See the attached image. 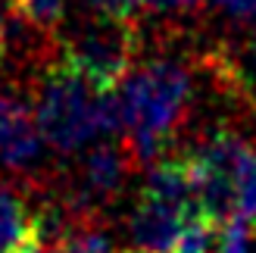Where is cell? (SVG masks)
Returning <instances> with one entry per match:
<instances>
[{"label": "cell", "instance_id": "1", "mask_svg": "<svg viewBox=\"0 0 256 253\" xmlns=\"http://www.w3.org/2000/svg\"><path fill=\"white\" fill-rule=\"evenodd\" d=\"M125 147L134 162L150 166L166 156L172 134L182 128L194 100V75L175 56L147 60L116 84Z\"/></svg>", "mask_w": 256, "mask_h": 253}, {"label": "cell", "instance_id": "2", "mask_svg": "<svg viewBox=\"0 0 256 253\" xmlns=\"http://www.w3.org/2000/svg\"><path fill=\"white\" fill-rule=\"evenodd\" d=\"M34 116L47 147L60 156H78L97 138L122 132L116 88H100L66 60L50 62L41 75Z\"/></svg>", "mask_w": 256, "mask_h": 253}, {"label": "cell", "instance_id": "3", "mask_svg": "<svg viewBox=\"0 0 256 253\" xmlns=\"http://www.w3.org/2000/svg\"><path fill=\"white\" fill-rule=\"evenodd\" d=\"M194 219L206 216L200 212L184 156H162L160 162H153L128 216L132 247L138 253H172Z\"/></svg>", "mask_w": 256, "mask_h": 253}, {"label": "cell", "instance_id": "4", "mask_svg": "<svg viewBox=\"0 0 256 253\" xmlns=\"http://www.w3.org/2000/svg\"><path fill=\"white\" fill-rule=\"evenodd\" d=\"M62 60L72 62L100 88H116L134 66L138 56V28L132 19L91 12L82 16L62 34Z\"/></svg>", "mask_w": 256, "mask_h": 253}, {"label": "cell", "instance_id": "5", "mask_svg": "<svg viewBox=\"0 0 256 253\" xmlns=\"http://www.w3.org/2000/svg\"><path fill=\"white\" fill-rule=\"evenodd\" d=\"M132 166H134V156L128 154V147H119L112 141L91 144L78 154V162H75V172L66 191V204H72L82 216L91 219L97 210L110 206L119 197Z\"/></svg>", "mask_w": 256, "mask_h": 253}, {"label": "cell", "instance_id": "6", "mask_svg": "<svg viewBox=\"0 0 256 253\" xmlns=\"http://www.w3.org/2000/svg\"><path fill=\"white\" fill-rule=\"evenodd\" d=\"M44 134L34 106L25 97L0 94V169L10 175H34L44 156Z\"/></svg>", "mask_w": 256, "mask_h": 253}, {"label": "cell", "instance_id": "7", "mask_svg": "<svg viewBox=\"0 0 256 253\" xmlns=\"http://www.w3.org/2000/svg\"><path fill=\"white\" fill-rule=\"evenodd\" d=\"M34 244V210L16 184L0 182V253H25Z\"/></svg>", "mask_w": 256, "mask_h": 253}, {"label": "cell", "instance_id": "8", "mask_svg": "<svg viewBox=\"0 0 256 253\" xmlns=\"http://www.w3.org/2000/svg\"><path fill=\"white\" fill-rule=\"evenodd\" d=\"M50 247H60V253H116L110 234L100 228V225H94L91 219L82 222L78 228H72L66 241L50 244Z\"/></svg>", "mask_w": 256, "mask_h": 253}, {"label": "cell", "instance_id": "9", "mask_svg": "<svg viewBox=\"0 0 256 253\" xmlns=\"http://www.w3.org/2000/svg\"><path fill=\"white\" fill-rule=\"evenodd\" d=\"M69 4L72 0H12V10L19 12V16H25L32 25H38V28H56V25H62V19H66L69 12Z\"/></svg>", "mask_w": 256, "mask_h": 253}, {"label": "cell", "instance_id": "10", "mask_svg": "<svg viewBox=\"0 0 256 253\" xmlns=\"http://www.w3.org/2000/svg\"><path fill=\"white\" fill-rule=\"evenodd\" d=\"M212 253H256V225H250L240 216L228 219L225 225H219Z\"/></svg>", "mask_w": 256, "mask_h": 253}, {"label": "cell", "instance_id": "11", "mask_svg": "<svg viewBox=\"0 0 256 253\" xmlns=\"http://www.w3.org/2000/svg\"><path fill=\"white\" fill-rule=\"evenodd\" d=\"M234 216H240V219H247L250 225H256V147H250L244 166H240V175H238Z\"/></svg>", "mask_w": 256, "mask_h": 253}, {"label": "cell", "instance_id": "12", "mask_svg": "<svg viewBox=\"0 0 256 253\" xmlns=\"http://www.w3.org/2000/svg\"><path fill=\"white\" fill-rule=\"evenodd\" d=\"M210 6L219 12L222 19L234 22V25L256 22V0H210Z\"/></svg>", "mask_w": 256, "mask_h": 253}, {"label": "cell", "instance_id": "13", "mask_svg": "<svg viewBox=\"0 0 256 253\" xmlns=\"http://www.w3.org/2000/svg\"><path fill=\"white\" fill-rule=\"evenodd\" d=\"M91 12H106V16H119V19H132L138 10V0H82Z\"/></svg>", "mask_w": 256, "mask_h": 253}, {"label": "cell", "instance_id": "14", "mask_svg": "<svg viewBox=\"0 0 256 253\" xmlns=\"http://www.w3.org/2000/svg\"><path fill=\"white\" fill-rule=\"evenodd\" d=\"M197 4L200 0H138V10H147V12H188Z\"/></svg>", "mask_w": 256, "mask_h": 253}, {"label": "cell", "instance_id": "15", "mask_svg": "<svg viewBox=\"0 0 256 253\" xmlns=\"http://www.w3.org/2000/svg\"><path fill=\"white\" fill-rule=\"evenodd\" d=\"M247 62H250V69L256 72V28L250 34V41H247Z\"/></svg>", "mask_w": 256, "mask_h": 253}, {"label": "cell", "instance_id": "16", "mask_svg": "<svg viewBox=\"0 0 256 253\" xmlns=\"http://www.w3.org/2000/svg\"><path fill=\"white\" fill-rule=\"evenodd\" d=\"M6 19H10V12L0 10V54H4V38H6Z\"/></svg>", "mask_w": 256, "mask_h": 253}]
</instances>
